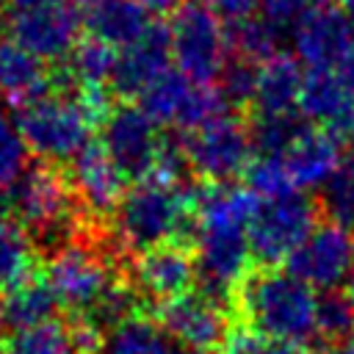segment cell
I'll return each mask as SVG.
<instances>
[{
    "instance_id": "1",
    "label": "cell",
    "mask_w": 354,
    "mask_h": 354,
    "mask_svg": "<svg viewBox=\"0 0 354 354\" xmlns=\"http://www.w3.org/2000/svg\"><path fill=\"white\" fill-rule=\"evenodd\" d=\"M238 307L252 329L307 346L318 337V296L290 271H263L238 288Z\"/></svg>"
},
{
    "instance_id": "2",
    "label": "cell",
    "mask_w": 354,
    "mask_h": 354,
    "mask_svg": "<svg viewBox=\"0 0 354 354\" xmlns=\"http://www.w3.org/2000/svg\"><path fill=\"white\" fill-rule=\"evenodd\" d=\"M194 232V194L174 183L138 180L116 207V235L133 252L185 243V235Z\"/></svg>"
},
{
    "instance_id": "3",
    "label": "cell",
    "mask_w": 354,
    "mask_h": 354,
    "mask_svg": "<svg viewBox=\"0 0 354 354\" xmlns=\"http://www.w3.org/2000/svg\"><path fill=\"white\" fill-rule=\"evenodd\" d=\"M19 133L28 152L44 163H72L100 124L72 88H47L19 105Z\"/></svg>"
},
{
    "instance_id": "4",
    "label": "cell",
    "mask_w": 354,
    "mask_h": 354,
    "mask_svg": "<svg viewBox=\"0 0 354 354\" xmlns=\"http://www.w3.org/2000/svg\"><path fill=\"white\" fill-rule=\"evenodd\" d=\"M8 207L47 249H61L75 232V191L53 166H30L8 188Z\"/></svg>"
},
{
    "instance_id": "5",
    "label": "cell",
    "mask_w": 354,
    "mask_h": 354,
    "mask_svg": "<svg viewBox=\"0 0 354 354\" xmlns=\"http://www.w3.org/2000/svg\"><path fill=\"white\" fill-rule=\"evenodd\" d=\"M166 28L174 66L196 83L216 86L232 55L230 30L221 17L207 3H183Z\"/></svg>"
},
{
    "instance_id": "6",
    "label": "cell",
    "mask_w": 354,
    "mask_h": 354,
    "mask_svg": "<svg viewBox=\"0 0 354 354\" xmlns=\"http://www.w3.org/2000/svg\"><path fill=\"white\" fill-rule=\"evenodd\" d=\"M318 224V207L304 191H288L271 199H260L249 221L252 260L263 266L288 263V257L304 243Z\"/></svg>"
},
{
    "instance_id": "7",
    "label": "cell",
    "mask_w": 354,
    "mask_h": 354,
    "mask_svg": "<svg viewBox=\"0 0 354 354\" xmlns=\"http://www.w3.org/2000/svg\"><path fill=\"white\" fill-rule=\"evenodd\" d=\"M183 152L188 169L207 183H230L232 177L246 174L249 163L254 160L252 127L221 111L210 122L185 133Z\"/></svg>"
},
{
    "instance_id": "8",
    "label": "cell",
    "mask_w": 354,
    "mask_h": 354,
    "mask_svg": "<svg viewBox=\"0 0 354 354\" xmlns=\"http://www.w3.org/2000/svg\"><path fill=\"white\" fill-rule=\"evenodd\" d=\"M293 55L307 69H335L354 80V19L332 3L310 8L293 25Z\"/></svg>"
},
{
    "instance_id": "9",
    "label": "cell",
    "mask_w": 354,
    "mask_h": 354,
    "mask_svg": "<svg viewBox=\"0 0 354 354\" xmlns=\"http://www.w3.org/2000/svg\"><path fill=\"white\" fill-rule=\"evenodd\" d=\"M44 279L53 288L58 304L80 315L94 310L97 301L113 285L108 260L94 246L80 243V241H69L53 252Z\"/></svg>"
},
{
    "instance_id": "10",
    "label": "cell",
    "mask_w": 354,
    "mask_h": 354,
    "mask_svg": "<svg viewBox=\"0 0 354 354\" xmlns=\"http://www.w3.org/2000/svg\"><path fill=\"white\" fill-rule=\"evenodd\" d=\"M141 108L158 122L177 130H194L224 111V100L216 86L196 83L180 69H166L138 97Z\"/></svg>"
},
{
    "instance_id": "11",
    "label": "cell",
    "mask_w": 354,
    "mask_h": 354,
    "mask_svg": "<svg viewBox=\"0 0 354 354\" xmlns=\"http://www.w3.org/2000/svg\"><path fill=\"white\" fill-rule=\"evenodd\" d=\"M196 241V279L202 293L221 301L249 277L252 249L243 227H199Z\"/></svg>"
},
{
    "instance_id": "12",
    "label": "cell",
    "mask_w": 354,
    "mask_h": 354,
    "mask_svg": "<svg viewBox=\"0 0 354 354\" xmlns=\"http://www.w3.org/2000/svg\"><path fill=\"white\" fill-rule=\"evenodd\" d=\"M80 28V14L72 3L61 0L36 8H17L8 19V39L39 61H66L77 47Z\"/></svg>"
},
{
    "instance_id": "13",
    "label": "cell",
    "mask_w": 354,
    "mask_h": 354,
    "mask_svg": "<svg viewBox=\"0 0 354 354\" xmlns=\"http://www.w3.org/2000/svg\"><path fill=\"white\" fill-rule=\"evenodd\" d=\"M163 136L158 122L141 105H119L102 119V149L124 171V177L147 180L160 152Z\"/></svg>"
},
{
    "instance_id": "14",
    "label": "cell",
    "mask_w": 354,
    "mask_h": 354,
    "mask_svg": "<svg viewBox=\"0 0 354 354\" xmlns=\"http://www.w3.org/2000/svg\"><path fill=\"white\" fill-rule=\"evenodd\" d=\"M354 268V238L346 227L326 221L304 238L288 257V271L307 282L313 290H337Z\"/></svg>"
},
{
    "instance_id": "15",
    "label": "cell",
    "mask_w": 354,
    "mask_h": 354,
    "mask_svg": "<svg viewBox=\"0 0 354 354\" xmlns=\"http://www.w3.org/2000/svg\"><path fill=\"white\" fill-rule=\"evenodd\" d=\"M158 324L180 343L194 351H213L230 335L227 318L216 299L205 293H183L158 307Z\"/></svg>"
},
{
    "instance_id": "16",
    "label": "cell",
    "mask_w": 354,
    "mask_h": 354,
    "mask_svg": "<svg viewBox=\"0 0 354 354\" xmlns=\"http://www.w3.org/2000/svg\"><path fill=\"white\" fill-rule=\"evenodd\" d=\"M171 64V44L166 25H149L133 44L116 50V64L111 75V91L116 97H141L149 83H155Z\"/></svg>"
},
{
    "instance_id": "17",
    "label": "cell",
    "mask_w": 354,
    "mask_h": 354,
    "mask_svg": "<svg viewBox=\"0 0 354 354\" xmlns=\"http://www.w3.org/2000/svg\"><path fill=\"white\" fill-rule=\"evenodd\" d=\"M285 174L296 191L324 188L343 163V138L326 127L304 124L293 144L279 155Z\"/></svg>"
},
{
    "instance_id": "18",
    "label": "cell",
    "mask_w": 354,
    "mask_h": 354,
    "mask_svg": "<svg viewBox=\"0 0 354 354\" xmlns=\"http://www.w3.org/2000/svg\"><path fill=\"white\" fill-rule=\"evenodd\" d=\"M299 111L340 138H354V80L335 69H310L301 83Z\"/></svg>"
},
{
    "instance_id": "19",
    "label": "cell",
    "mask_w": 354,
    "mask_h": 354,
    "mask_svg": "<svg viewBox=\"0 0 354 354\" xmlns=\"http://www.w3.org/2000/svg\"><path fill=\"white\" fill-rule=\"evenodd\" d=\"M133 282L141 293L169 301L196 282V260L185 243H160L138 252L133 260Z\"/></svg>"
},
{
    "instance_id": "20",
    "label": "cell",
    "mask_w": 354,
    "mask_h": 354,
    "mask_svg": "<svg viewBox=\"0 0 354 354\" xmlns=\"http://www.w3.org/2000/svg\"><path fill=\"white\" fill-rule=\"evenodd\" d=\"M124 171L111 160V155L102 149V144H88L75 160H72V177L69 185L80 205L91 216H108L119 207L124 191Z\"/></svg>"
},
{
    "instance_id": "21",
    "label": "cell",
    "mask_w": 354,
    "mask_h": 354,
    "mask_svg": "<svg viewBox=\"0 0 354 354\" xmlns=\"http://www.w3.org/2000/svg\"><path fill=\"white\" fill-rule=\"evenodd\" d=\"M301 61L290 53H274L271 58L257 64V88H254V108L257 116H279L293 113L299 108V94L304 83Z\"/></svg>"
},
{
    "instance_id": "22",
    "label": "cell",
    "mask_w": 354,
    "mask_h": 354,
    "mask_svg": "<svg viewBox=\"0 0 354 354\" xmlns=\"http://www.w3.org/2000/svg\"><path fill=\"white\" fill-rule=\"evenodd\" d=\"M77 14L83 28L91 33V39L105 41L113 50L133 44L152 25L149 14L138 8L133 0H94Z\"/></svg>"
},
{
    "instance_id": "23",
    "label": "cell",
    "mask_w": 354,
    "mask_h": 354,
    "mask_svg": "<svg viewBox=\"0 0 354 354\" xmlns=\"http://www.w3.org/2000/svg\"><path fill=\"white\" fill-rule=\"evenodd\" d=\"M50 86L53 77L44 72L41 61L22 50L14 39L0 36V97L22 105Z\"/></svg>"
},
{
    "instance_id": "24",
    "label": "cell",
    "mask_w": 354,
    "mask_h": 354,
    "mask_svg": "<svg viewBox=\"0 0 354 354\" xmlns=\"http://www.w3.org/2000/svg\"><path fill=\"white\" fill-rule=\"evenodd\" d=\"M97 354H183V351L180 343L158 321L144 315H130L102 335Z\"/></svg>"
},
{
    "instance_id": "25",
    "label": "cell",
    "mask_w": 354,
    "mask_h": 354,
    "mask_svg": "<svg viewBox=\"0 0 354 354\" xmlns=\"http://www.w3.org/2000/svg\"><path fill=\"white\" fill-rule=\"evenodd\" d=\"M55 310H58V299L47 285V279L30 277L28 282L11 288L3 296V324L14 332L50 324Z\"/></svg>"
},
{
    "instance_id": "26",
    "label": "cell",
    "mask_w": 354,
    "mask_h": 354,
    "mask_svg": "<svg viewBox=\"0 0 354 354\" xmlns=\"http://www.w3.org/2000/svg\"><path fill=\"white\" fill-rule=\"evenodd\" d=\"M116 64V50L105 41L86 39L77 41V47L69 53L64 66L58 69L55 80L61 88H77V86H108Z\"/></svg>"
},
{
    "instance_id": "27",
    "label": "cell",
    "mask_w": 354,
    "mask_h": 354,
    "mask_svg": "<svg viewBox=\"0 0 354 354\" xmlns=\"http://www.w3.org/2000/svg\"><path fill=\"white\" fill-rule=\"evenodd\" d=\"M36 249L19 221L0 218V293L28 282L33 277Z\"/></svg>"
},
{
    "instance_id": "28",
    "label": "cell",
    "mask_w": 354,
    "mask_h": 354,
    "mask_svg": "<svg viewBox=\"0 0 354 354\" xmlns=\"http://www.w3.org/2000/svg\"><path fill=\"white\" fill-rule=\"evenodd\" d=\"M230 30V47L232 55L249 58L254 64L271 58L274 53H279V41H282V28L274 25L271 19L260 17H246L241 22H232Z\"/></svg>"
},
{
    "instance_id": "29",
    "label": "cell",
    "mask_w": 354,
    "mask_h": 354,
    "mask_svg": "<svg viewBox=\"0 0 354 354\" xmlns=\"http://www.w3.org/2000/svg\"><path fill=\"white\" fill-rule=\"evenodd\" d=\"M3 354H86L75 340V332L58 321L14 332Z\"/></svg>"
},
{
    "instance_id": "30",
    "label": "cell",
    "mask_w": 354,
    "mask_h": 354,
    "mask_svg": "<svg viewBox=\"0 0 354 354\" xmlns=\"http://www.w3.org/2000/svg\"><path fill=\"white\" fill-rule=\"evenodd\" d=\"M28 169V147L19 133L17 116L0 102V191H8L17 177Z\"/></svg>"
},
{
    "instance_id": "31",
    "label": "cell",
    "mask_w": 354,
    "mask_h": 354,
    "mask_svg": "<svg viewBox=\"0 0 354 354\" xmlns=\"http://www.w3.org/2000/svg\"><path fill=\"white\" fill-rule=\"evenodd\" d=\"M307 122L299 119L296 113H279V116H257L252 124V141H254V155H282L293 138L301 133Z\"/></svg>"
},
{
    "instance_id": "32",
    "label": "cell",
    "mask_w": 354,
    "mask_h": 354,
    "mask_svg": "<svg viewBox=\"0 0 354 354\" xmlns=\"http://www.w3.org/2000/svg\"><path fill=\"white\" fill-rule=\"evenodd\" d=\"M216 88L224 102L230 105H252L254 102V88H257V64L241 55H230L227 66L221 69Z\"/></svg>"
},
{
    "instance_id": "33",
    "label": "cell",
    "mask_w": 354,
    "mask_h": 354,
    "mask_svg": "<svg viewBox=\"0 0 354 354\" xmlns=\"http://www.w3.org/2000/svg\"><path fill=\"white\" fill-rule=\"evenodd\" d=\"M354 332V310L346 296L337 290H326L318 296V337L329 343H343Z\"/></svg>"
},
{
    "instance_id": "34",
    "label": "cell",
    "mask_w": 354,
    "mask_h": 354,
    "mask_svg": "<svg viewBox=\"0 0 354 354\" xmlns=\"http://www.w3.org/2000/svg\"><path fill=\"white\" fill-rule=\"evenodd\" d=\"M224 354H310V348L268 337L257 329H232L224 340Z\"/></svg>"
},
{
    "instance_id": "35",
    "label": "cell",
    "mask_w": 354,
    "mask_h": 354,
    "mask_svg": "<svg viewBox=\"0 0 354 354\" xmlns=\"http://www.w3.org/2000/svg\"><path fill=\"white\" fill-rule=\"evenodd\" d=\"M321 3H329V0H260V11L266 19H271L285 30V28H293L310 8Z\"/></svg>"
},
{
    "instance_id": "36",
    "label": "cell",
    "mask_w": 354,
    "mask_h": 354,
    "mask_svg": "<svg viewBox=\"0 0 354 354\" xmlns=\"http://www.w3.org/2000/svg\"><path fill=\"white\" fill-rule=\"evenodd\" d=\"M221 19L230 22H241L246 17H254V11L260 8V0H205Z\"/></svg>"
},
{
    "instance_id": "37",
    "label": "cell",
    "mask_w": 354,
    "mask_h": 354,
    "mask_svg": "<svg viewBox=\"0 0 354 354\" xmlns=\"http://www.w3.org/2000/svg\"><path fill=\"white\" fill-rule=\"evenodd\" d=\"M138 8H144L149 17H160L169 11H177L183 6V0H133Z\"/></svg>"
},
{
    "instance_id": "38",
    "label": "cell",
    "mask_w": 354,
    "mask_h": 354,
    "mask_svg": "<svg viewBox=\"0 0 354 354\" xmlns=\"http://www.w3.org/2000/svg\"><path fill=\"white\" fill-rule=\"evenodd\" d=\"M8 3L17 11V8H36V6H50V3H61V0H8Z\"/></svg>"
},
{
    "instance_id": "39",
    "label": "cell",
    "mask_w": 354,
    "mask_h": 354,
    "mask_svg": "<svg viewBox=\"0 0 354 354\" xmlns=\"http://www.w3.org/2000/svg\"><path fill=\"white\" fill-rule=\"evenodd\" d=\"M335 354H354V337H348V340H343L337 348H335Z\"/></svg>"
},
{
    "instance_id": "40",
    "label": "cell",
    "mask_w": 354,
    "mask_h": 354,
    "mask_svg": "<svg viewBox=\"0 0 354 354\" xmlns=\"http://www.w3.org/2000/svg\"><path fill=\"white\" fill-rule=\"evenodd\" d=\"M69 3H72V8H75V11H83V8H86V6H91L94 0H69Z\"/></svg>"
},
{
    "instance_id": "41",
    "label": "cell",
    "mask_w": 354,
    "mask_h": 354,
    "mask_svg": "<svg viewBox=\"0 0 354 354\" xmlns=\"http://www.w3.org/2000/svg\"><path fill=\"white\" fill-rule=\"evenodd\" d=\"M346 299H348V304H351V310H354V279L348 282V293H346Z\"/></svg>"
},
{
    "instance_id": "42",
    "label": "cell",
    "mask_w": 354,
    "mask_h": 354,
    "mask_svg": "<svg viewBox=\"0 0 354 354\" xmlns=\"http://www.w3.org/2000/svg\"><path fill=\"white\" fill-rule=\"evenodd\" d=\"M343 3H346V6H348V11L354 14V0H343Z\"/></svg>"
},
{
    "instance_id": "43",
    "label": "cell",
    "mask_w": 354,
    "mask_h": 354,
    "mask_svg": "<svg viewBox=\"0 0 354 354\" xmlns=\"http://www.w3.org/2000/svg\"><path fill=\"white\" fill-rule=\"evenodd\" d=\"M0 324H3V299H0Z\"/></svg>"
},
{
    "instance_id": "44",
    "label": "cell",
    "mask_w": 354,
    "mask_h": 354,
    "mask_svg": "<svg viewBox=\"0 0 354 354\" xmlns=\"http://www.w3.org/2000/svg\"><path fill=\"white\" fill-rule=\"evenodd\" d=\"M194 354H210V351H194Z\"/></svg>"
},
{
    "instance_id": "45",
    "label": "cell",
    "mask_w": 354,
    "mask_h": 354,
    "mask_svg": "<svg viewBox=\"0 0 354 354\" xmlns=\"http://www.w3.org/2000/svg\"><path fill=\"white\" fill-rule=\"evenodd\" d=\"M3 3H6V0H0V14H3Z\"/></svg>"
},
{
    "instance_id": "46",
    "label": "cell",
    "mask_w": 354,
    "mask_h": 354,
    "mask_svg": "<svg viewBox=\"0 0 354 354\" xmlns=\"http://www.w3.org/2000/svg\"><path fill=\"white\" fill-rule=\"evenodd\" d=\"M351 19H354V17H351Z\"/></svg>"
},
{
    "instance_id": "47",
    "label": "cell",
    "mask_w": 354,
    "mask_h": 354,
    "mask_svg": "<svg viewBox=\"0 0 354 354\" xmlns=\"http://www.w3.org/2000/svg\"><path fill=\"white\" fill-rule=\"evenodd\" d=\"M0 218H3V216H0Z\"/></svg>"
}]
</instances>
